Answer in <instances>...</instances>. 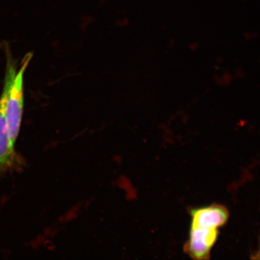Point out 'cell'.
Instances as JSON below:
<instances>
[{"mask_svg": "<svg viewBox=\"0 0 260 260\" xmlns=\"http://www.w3.org/2000/svg\"><path fill=\"white\" fill-rule=\"evenodd\" d=\"M6 73H5L4 86L6 92L5 114L10 140L15 145L23 119L24 107V75L31 60L32 54L28 53L23 58L21 67L18 73L9 51L7 53Z\"/></svg>", "mask_w": 260, "mask_h": 260, "instance_id": "cell-1", "label": "cell"}, {"mask_svg": "<svg viewBox=\"0 0 260 260\" xmlns=\"http://www.w3.org/2000/svg\"><path fill=\"white\" fill-rule=\"evenodd\" d=\"M218 234V228L190 223L189 238L184 244V252L194 259H208Z\"/></svg>", "mask_w": 260, "mask_h": 260, "instance_id": "cell-2", "label": "cell"}, {"mask_svg": "<svg viewBox=\"0 0 260 260\" xmlns=\"http://www.w3.org/2000/svg\"><path fill=\"white\" fill-rule=\"evenodd\" d=\"M6 92L3 88L0 97V174L13 169L18 164V157L15 145L10 140L6 114H5Z\"/></svg>", "mask_w": 260, "mask_h": 260, "instance_id": "cell-3", "label": "cell"}, {"mask_svg": "<svg viewBox=\"0 0 260 260\" xmlns=\"http://www.w3.org/2000/svg\"><path fill=\"white\" fill-rule=\"evenodd\" d=\"M189 215L191 217L190 223L205 224L218 229L225 225L229 218V212L226 208L217 204L191 208Z\"/></svg>", "mask_w": 260, "mask_h": 260, "instance_id": "cell-4", "label": "cell"}]
</instances>
